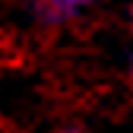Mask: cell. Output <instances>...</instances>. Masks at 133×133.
<instances>
[{
  "label": "cell",
  "instance_id": "cell-3",
  "mask_svg": "<svg viewBox=\"0 0 133 133\" xmlns=\"http://www.w3.org/2000/svg\"><path fill=\"white\" fill-rule=\"evenodd\" d=\"M130 76H133V60H130Z\"/></svg>",
  "mask_w": 133,
  "mask_h": 133
},
{
  "label": "cell",
  "instance_id": "cell-2",
  "mask_svg": "<svg viewBox=\"0 0 133 133\" xmlns=\"http://www.w3.org/2000/svg\"><path fill=\"white\" fill-rule=\"evenodd\" d=\"M60 133H82V130H60Z\"/></svg>",
  "mask_w": 133,
  "mask_h": 133
},
{
  "label": "cell",
  "instance_id": "cell-1",
  "mask_svg": "<svg viewBox=\"0 0 133 133\" xmlns=\"http://www.w3.org/2000/svg\"><path fill=\"white\" fill-rule=\"evenodd\" d=\"M22 3L38 22L63 25V22H73L76 16H82L95 0H22Z\"/></svg>",
  "mask_w": 133,
  "mask_h": 133
}]
</instances>
